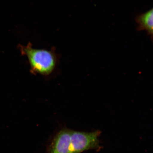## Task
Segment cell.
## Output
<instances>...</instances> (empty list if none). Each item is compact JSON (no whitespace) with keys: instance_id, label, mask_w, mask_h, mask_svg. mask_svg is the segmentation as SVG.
<instances>
[{"instance_id":"obj_4","label":"cell","mask_w":153,"mask_h":153,"mask_svg":"<svg viewBox=\"0 0 153 153\" xmlns=\"http://www.w3.org/2000/svg\"><path fill=\"white\" fill-rule=\"evenodd\" d=\"M153 9L137 17L136 21L138 24L137 30H145L149 35L153 34Z\"/></svg>"},{"instance_id":"obj_2","label":"cell","mask_w":153,"mask_h":153,"mask_svg":"<svg viewBox=\"0 0 153 153\" xmlns=\"http://www.w3.org/2000/svg\"><path fill=\"white\" fill-rule=\"evenodd\" d=\"M99 131L91 133L71 131V153H81L85 151L100 148Z\"/></svg>"},{"instance_id":"obj_1","label":"cell","mask_w":153,"mask_h":153,"mask_svg":"<svg viewBox=\"0 0 153 153\" xmlns=\"http://www.w3.org/2000/svg\"><path fill=\"white\" fill-rule=\"evenodd\" d=\"M21 54L27 59L32 74L48 77L56 71L59 62V57L52 48L51 50L34 48L31 43L27 45H18Z\"/></svg>"},{"instance_id":"obj_3","label":"cell","mask_w":153,"mask_h":153,"mask_svg":"<svg viewBox=\"0 0 153 153\" xmlns=\"http://www.w3.org/2000/svg\"><path fill=\"white\" fill-rule=\"evenodd\" d=\"M71 131L66 128L60 130L53 138L48 153H71Z\"/></svg>"}]
</instances>
